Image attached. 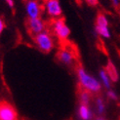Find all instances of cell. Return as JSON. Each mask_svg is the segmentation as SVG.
<instances>
[{
	"label": "cell",
	"mask_w": 120,
	"mask_h": 120,
	"mask_svg": "<svg viewBox=\"0 0 120 120\" xmlns=\"http://www.w3.org/2000/svg\"><path fill=\"white\" fill-rule=\"evenodd\" d=\"M105 69L106 71L107 75L109 76V78L112 82H117L119 79V74H118V70L115 67V64H113L110 60H107V64L105 67Z\"/></svg>",
	"instance_id": "9"
},
{
	"label": "cell",
	"mask_w": 120,
	"mask_h": 120,
	"mask_svg": "<svg viewBox=\"0 0 120 120\" xmlns=\"http://www.w3.org/2000/svg\"><path fill=\"white\" fill-rule=\"evenodd\" d=\"M45 7L47 13L53 18H60L62 16V7L59 0H45Z\"/></svg>",
	"instance_id": "6"
},
{
	"label": "cell",
	"mask_w": 120,
	"mask_h": 120,
	"mask_svg": "<svg viewBox=\"0 0 120 120\" xmlns=\"http://www.w3.org/2000/svg\"><path fill=\"white\" fill-rule=\"evenodd\" d=\"M92 92L88 91L87 89L81 87L78 84V97H79V101L80 104L84 105H89L90 100L92 98Z\"/></svg>",
	"instance_id": "10"
},
{
	"label": "cell",
	"mask_w": 120,
	"mask_h": 120,
	"mask_svg": "<svg viewBox=\"0 0 120 120\" xmlns=\"http://www.w3.org/2000/svg\"><path fill=\"white\" fill-rule=\"evenodd\" d=\"M107 97H109V99H111V100H114V101H116L118 98H117V95L115 94V92L113 91V90H109L107 91Z\"/></svg>",
	"instance_id": "16"
},
{
	"label": "cell",
	"mask_w": 120,
	"mask_h": 120,
	"mask_svg": "<svg viewBox=\"0 0 120 120\" xmlns=\"http://www.w3.org/2000/svg\"><path fill=\"white\" fill-rule=\"evenodd\" d=\"M112 6L115 8V10L119 11L120 10V0H110Z\"/></svg>",
	"instance_id": "17"
},
{
	"label": "cell",
	"mask_w": 120,
	"mask_h": 120,
	"mask_svg": "<svg viewBox=\"0 0 120 120\" xmlns=\"http://www.w3.org/2000/svg\"><path fill=\"white\" fill-rule=\"evenodd\" d=\"M118 120H120V115H119V117H118Z\"/></svg>",
	"instance_id": "22"
},
{
	"label": "cell",
	"mask_w": 120,
	"mask_h": 120,
	"mask_svg": "<svg viewBox=\"0 0 120 120\" xmlns=\"http://www.w3.org/2000/svg\"><path fill=\"white\" fill-rule=\"evenodd\" d=\"M95 120H106V119L104 118V117H101V116H98V117L95 118Z\"/></svg>",
	"instance_id": "21"
},
{
	"label": "cell",
	"mask_w": 120,
	"mask_h": 120,
	"mask_svg": "<svg viewBox=\"0 0 120 120\" xmlns=\"http://www.w3.org/2000/svg\"><path fill=\"white\" fill-rule=\"evenodd\" d=\"M4 28H5V22L2 18H0V33L4 30Z\"/></svg>",
	"instance_id": "19"
},
{
	"label": "cell",
	"mask_w": 120,
	"mask_h": 120,
	"mask_svg": "<svg viewBox=\"0 0 120 120\" xmlns=\"http://www.w3.org/2000/svg\"><path fill=\"white\" fill-rule=\"evenodd\" d=\"M0 120H19L14 106L5 101H0Z\"/></svg>",
	"instance_id": "4"
},
{
	"label": "cell",
	"mask_w": 120,
	"mask_h": 120,
	"mask_svg": "<svg viewBox=\"0 0 120 120\" xmlns=\"http://www.w3.org/2000/svg\"><path fill=\"white\" fill-rule=\"evenodd\" d=\"M95 29H96V32H97L100 36L104 37V38H110V31H109V27L95 26Z\"/></svg>",
	"instance_id": "13"
},
{
	"label": "cell",
	"mask_w": 120,
	"mask_h": 120,
	"mask_svg": "<svg viewBox=\"0 0 120 120\" xmlns=\"http://www.w3.org/2000/svg\"><path fill=\"white\" fill-rule=\"evenodd\" d=\"M33 40L37 48L43 53H49L55 47V43H54L52 36L47 31H42L36 35H34Z\"/></svg>",
	"instance_id": "2"
},
{
	"label": "cell",
	"mask_w": 120,
	"mask_h": 120,
	"mask_svg": "<svg viewBox=\"0 0 120 120\" xmlns=\"http://www.w3.org/2000/svg\"><path fill=\"white\" fill-rule=\"evenodd\" d=\"M53 31L56 36L62 41L67 40L70 35V29L63 18H57L53 22Z\"/></svg>",
	"instance_id": "3"
},
{
	"label": "cell",
	"mask_w": 120,
	"mask_h": 120,
	"mask_svg": "<svg viewBox=\"0 0 120 120\" xmlns=\"http://www.w3.org/2000/svg\"><path fill=\"white\" fill-rule=\"evenodd\" d=\"M57 58L61 63L70 65L76 59V54L73 49H70V47H63L57 53Z\"/></svg>",
	"instance_id": "5"
},
{
	"label": "cell",
	"mask_w": 120,
	"mask_h": 120,
	"mask_svg": "<svg viewBox=\"0 0 120 120\" xmlns=\"http://www.w3.org/2000/svg\"><path fill=\"white\" fill-rule=\"evenodd\" d=\"M78 114L81 120H90L92 117V113L90 111L88 105H84V104H80Z\"/></svg>",
	"instance_id": "11"
},
{
	"label": "cell",
	"mask_w": 120,
	"mask_h": 120,
	"mask_svg": "<svg viewBox=\"0 0 120 120\" xmlns=\"http://www.w3.org/2000/svg\"><path fill=\"white\" fill-rule=\"evenodd\" d=\"M6 2L10 8H14V0H6Z\"/></svg>",
	"instance_id": "20"
},
{
	"label": "cell",
	"mask_w": 120,
	"mask_h": 120,
	"mask_svg": "<svg viewBox=\"0 0 120 120\" xmlns=\"http://www.w3.org/2000/svg\"><path fill=\"white\" fill-rule=\"evenodd\" d=\"M96 26L109 27V21H107L105 15L103 14L101 12H99L97 14V18H96Z\"/></svg>",
	"instance_id": "12"
},
{
	"label": "cell",
	"mask_w": 120,
	"mask_h": 120,
	"mask_svg": "<svg viewBox=\"0 0 120 120\" xmlns=\"http://www.w3.org/2000/svg\"><path fill=\"white\" fill-rule=\"evenodd\" d=\"M26 26L28 28V31L31 34L36 35L42 31H44L45 23L40 18H35V19H30V18H28V20L26 22Z\"/></svg>",
	"instance_id": "7"
},
{
	"label": "cell",
	"mask_w": 120,
	"mask_h": 120,
	"mask_svg": "<svg viewBox=\"0 0 120 120\" xmlns=\"http://www.w3.org/2000/svg\"><path fill=\"white\" fill-rule=\"evenodd\" d=\"M26 10L28 18L30 19H35V18L40 17V6L36 0H28L26 4Z\"/></svg>",
	"instance_id": "8"
},
{
	"label": "cell",
	"mask_w": 120,
	"mask_h": 120,
	"mask_svg": "<svg viewBox=\"0 0 120 120\" xmlns=\"http://www.w3.org/2000/svg\"><path fill=\"white\" fill-rule=\"evenodd\" d=\"M100 77H101V81H103L104 85L105 86V88L109 89V88H110V81H111V80H110V78H109V76L107 75V73H106V71H105V68H103V69L100 70Z\"/></svg>",
	"instance_id": "14"
},
{
	"label": "cell",
	"mask_w": 120,
	"mask_h": 120,
	"mask_svg": "<svg viewBox=\"0 0 120 120\" xmlns=\"http://www.w3.org/2000/svg\"><path fill=\"white\" fill-rule=\"evenodd\" d=\"M86 3L91 7H96L99 5V0H86Z\"/></svg>",
	"instance_id": "18"
},
{
	"label": "cell",
	"mask_w": 120,
	"mask_h": 120,
	"mask_svg": "<svg viewBox=\"0 0 120 120\" xmlns=\"http://www.w3.org/2000/svg\"><path fill=\"white\" fill-rule=\"evenodd\" d=\"M96 105H97V109L99 113H104L105 111V103H104V100L101 99V97H98L97 100H96Z\"/></svg>",
	"instance_id": "15"
},
{
	"label": "cell",
	"mask_w": 120,
	"mask_h": 120,
	"mask_svg": "<svg viewBox=\"0 0 120 120\" xmlns=\"http://www.w3.org/2000/svg\"><path fill=\"white\" fill-rule=\"evenodd\" d=\"M76 72H77V77H78L79 85L81 87L87 89L88 91L92 92L93 94H98L101 92V83L96 78H94L93 76L88 74L81 64H79L76 68Z\"/></svg>",
	"instance_id": "1"
}]
</instances>
